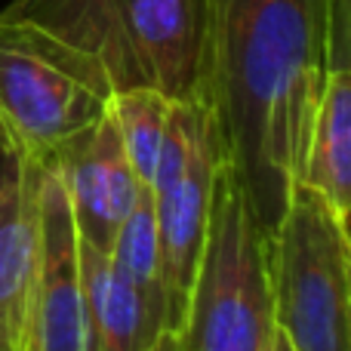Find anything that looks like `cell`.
Listing matches in <instances>:
<instances>
[{"instance_id": "2e32d148", "label": "cell", "mask_w": 351, "mask_h": 351, "mask_svg": "<svg viewBox=\"0 0 351 351\" xmlns=\"http://www.w3.org/2000/svg\"><path fill=\"white\" fill-rule=\"evenodd\" d=\"M0 351H12L10 346H6V339H3V336H0Z\"/></svg>"}, {"instance_id": "4fadbf2b", "label": "cell", "mask_w": 351, "mask_h": 351, "mask_svg": "<svg viewBox=\"0 0 351 351\" xmlns=\"http://www.w3.org/2000/svg\"><path fill=\"white\" fill-rule=\"evenodd\" d=\"M105 108H108L111 121L117 127L123 154H127L136 179L142 185H152L154 167H158V158H160V145H164L167 121H170L173 99H167L158 90H121V93H111Z\"/></svg>"}, {"instance_id": "5b68a950", "label": "cell", "mask_w": 351, "mask_h": 351, "mask_svg": "<svg viewBox=\"0 0 351 351\" xmlns=\"http://www.w3.org/2000/svg\"><path fill=\"white\" fill-rule=\"evenodd\" d=\"M225 167L213 114L200 99L173 102L152 176L154 216L164 256L167 330L179 333L206 237L219 170Z\"/></svg>"}, {"instance_id": "3957f363", "label": "cell", "mask_w": 351, "mask_h": 351, "mask_svg": "<svg viewBox=\"0 0 351 351\" xmlns=\"http://www.w3.org/2000/svg\"><path fill=\"white\" fill-rule=\"evenodd\" d=\"M271 327L268 234L222 167L176 348L265 351Z\"/></svg>"}, {"instance_id": "30bf717a", "label": "cell", "mask_w": 351, "mask_h": 351, "mask_svg": "<svg viewBox=\"0 0 351 351\" xmlns=\"http://www.w3.org/2000/svg\"><path fill=\"white\" fill-rule=\"evenodd\" d=\"M86 351H154L164 327L152 317L139 293L114 268L108 253L80 241Z\"/></svg>"}, {"instance_id": "7a4b0ae2", "label": "cell", "mask_w": 351, "mask_h": 351, "mask_svg": "<svg viewBox=\"0 0 351 351\" xmlns=\"http://www.w3.org/2000/svg\"><path fill=\"white\" fill-rule=\"evenodd\" d=\"M0 22L105 99L121 90L200 96L204 0H10Z\"/></svg>"}, {"instance_id": "7c38bea8", "label": "cell", "mask_w": 351, "mask_h": 351, "mask_svg": "<svg viewBox=\"0 0 351 351\" xmlns=\"http://www.w3.org/2000/svg\"><path fill=\"white\" fill-rule=\"evenodd\" d=\"M114 268L133 284L152 317L167 330V290H164V256H160L158 216H154L152 188H142L130 216L123 219L114 243L108 250Z\"/></svg>"}, {"instance_id": "277c9868", "label": "cell", "mask_w": 351, "mask_h": 351, "mask_svg": "<svg viewBox=\"0 0 351 351\" xmlns=\"http://www.w3.org/2000/svg\"><path fill=\"white\" fill-rule=\"evenodd\" d=\"M268 284L293 351H351V228L305 185L268 234Z\"/></svg>"}, {"instance_id": "5bb4252c", "label": "cell", "mask_w": 351, "mask_h": 351, "mask_svg": "<svg viewBox=\"0 0 351 351\" xmlns=\"http://www.w3.org/2000/svg\"><path fill=\"white\" fill-rule=\"evenodd\" d=\"M265 351H293L290 346H287V339L278 333V327H271V336H268V346Z\"/></svg>"}, {"instance_id": "8992f818", "label": "cell", "mask_w": 351, "mask_h": 351, "mask_svg": "<svg viewBox=\"0 0 351 351\" xmlns=\"http://www.w3.org/2000/svg\"><path fill=\"white\" fill-rule=\"evenodd\" d=\"M108 99L0 22V148L47 164L105 114Z\"/></svg>"}, {"instance_id": "52a82bcc", "label": "cell", "mask_w": 351, "mask_h": 351, "mask_svg": "<svg viewBox=\"0 0 351 351\" xmlns=\"http://www.w3.org/2000/svg\"><path fill=\"white\" fill-rule=\"evenodd\" d=\"M19 351H86L80 237L56 167L37 170V250Z\"/></svg>"}, {"instance_id": "6da1fadb", "label": "cell", "mask_w": 351, "mask_h": 351, "mask_svg": "<svg viewBox=\"0 0 351 351\" xmlns=\"http://www.w3.org/2000/svg\"><path fill=\"white\" fill-rule=\"evenodd\" d=\"M324 80V0H204L200 102L265 234L302 176Z\"/></svg>"}, {"instance_id": "ba28073f", "label": "cell", "mask_w": 351, "mask_h": 351, "mask_svg": "<svg viewBox=\"0 0 351 351\" xmlns=\"http://www.w3.org/2000/svg\"><path fill=\"white\" fill-rule=\"evenodd\" d=\"M47 164L62 176L77 237L108 253L123 219L130 216L139 191L145 188L123 154L108 108L93 127L68 139Z\"/></svg>"}, {"instance_id": "8fae6325", "label": "cell", "mask_w": 351, "mask_h": 351, "mask_svg": "<svg viewBox=\"0 0 351 351\" xmlns=\"http://www.w3.org/2000/svg\"><path fill=\"white\" fill-rule=\"evenodd\" d=\"M299 185L327 200L333 216L351 219V68L324 71L308 130Z\"/></svg>"}, {"instance_id": "9a60e30c", "label": "cell", "mask_w": 351, "mask_h": 351, "mask_svg": "<svg viewBox=\"0 0 351 351\" xmlns=\"http://www.w3.org/2000/svg\"><path fill=\"white\" fill-rule=\"evenodd\" d=\"M154 351H179V348H176V333H167L164 339L158 342V348H154Z\"/></svg>"}, {"instance_id": "9c48e42d", "label": "cell", "mask_w": 351, "mask_h": 351, "mask_svg": "<svg viewBox=\"0 0 351 351\" xmlns=\"http://www.w3.org/2000/svg\"><path fill=\"white\" fill-rule=\"evenodd\" d=\"M37 170L40 164L0 148V336L22 348L25 308L37 250Z\"/></svg>"}]
</instances>
